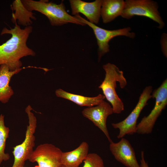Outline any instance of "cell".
<instances>
[{
    "mask_svg": "<svg viewBox=\"0 0 167 167\" xmlns=\"http://www.w3.org/2000/svg\"><path fill=\"white\" fill-rule=\"evenodd\" d=\"M32 110V108L30 105L25 109V111L28 118V124L24 141L13 148L12 153L14 161L12 167H24L25 161L28 160L34 151L35 139L34 134L37 126V120Z\"/></svg>",
    "mask_w": 167,
    "mask_h": 167,
    "instance_id": "4",
    "label": "cell"
},
{
    "mask_svg": "<svg viewBox=\"0 0 167 167\" xmlns=\"http://www.w3.org/2000/svg\"><path fill=\"white\" fill-rule=\"evenodd\" d=\"M11 8L13 11H15L12 15L11 21L13 23L15 24L17 20L18 25L27 27L31 26L32 24V19H36L34 13L26 8L21 0L14 1Z\"/></svg>",
    "mask_w": 167,
    "mask_h": 167,
    "instance_id": "17",
    "label": "cell"
},
{
    "mask_svg": "<svg viewBox=\"0 0 167 167\" xmlns=\"http://www.w3.org/2000/svg\"><path fill=\"white\" fill-rule=\"evenodd\" d=\"M10 129L6 126L4 122V116L0 115V165L3 161L8 160L10 158L9 154L5 153L6 142L9 137Z\"/></svg>",
    "mask_w": 167,
    "mask_h": 167,
    "instance_id": "18",
    "label": "cell"
},
{
    "mask_svg": "<svg viewBox=\"0 0 167 167\" xmlns=\"http://www.w3.org/2000/svg\"><path fill=\"white\" fill-rule=\"evenodd\" d=\"M152 90L151 86L146 87L141 94L136 106L130 114L123 121L111 124L114 128L119 130L118 138L121 139L126 135H132L136 133L138 118L142 110L147 105L148 101L152 98Z\"/></svg>",
    "mask_w": 167,
    "mask_h": 167,
    "instance_id": "8",
    "label": "cell"
},
{
    "mask_svg": "<svg viewBox=\"0 0 167 167\" xmlns=\"http://www.w3.org/2000/svg\"><path fill=\"white\" fill-rule=\"evenodd\" d=\"M109 149L115 159L126 167H140L129 141L122 138L117 143H110Z\"/></svg>",
    "mask_w": 167,
    "mask_h": 167,
    "instance_id": "11",
    "label": "cell"
},
{
    "mask_svg": "<svg viewBox=\"0 0 167 167\" xmlns=\"http://www.w3.org/2000/svg\"><path fill=\"white\" fill-rule=\"evenodd\" d=\"M121 16L127 19L135 16L147 17L157 23L162 29L165 24L158 10L157 3L152 0H126Z\"/></svg>",
    "mask_w": 167,
    "mask_h": 167,
    "instance_id": "5",
    "label": "cell"
},
{
    "mask_svg": "<svg viewBox=\"0 0 167 167\" xmlns=\"http://www.w3.org/2000/svg\"><path fill=\"white\" fill-rule=\"evenodd\" d=\"M13 28H4L1 33L11 35V38L0 45V66L5 64L11 71L21 68L22 63L20 59L28 56H34L35 52L28 47L27 42L32 32V27H25L21 29L16 22Z\"/></svg>",
    "mask_w": 167,
    "mask_h": 167,
    "instance_id": "1",
    "label": "cell"
},
{
    "mask_svg": "<svg viewBox=\"0 0 167 167\" xmlns=\"http://www.w3.org/2000/svg\"><path fill=\"white\" fill-rule=\"evenodd\" d=\"M88 143L84 141L72 151L62 152L61 157L62 165L65 167H79L88 153Z\"/></svg>",
    "mask_w": 167,
    "mask_h": 167,
    "instance_id": "14",
    "label": "cell"
},
{
    "mask_svg": "<svg viewBox=\"0 0 167 167\" xmlns=\"http://www.w3.org/2000/svg\"><path fill=\"white\" fill-rule=\"evenodd\" d=\"M32 67L28 66L11 71L8 66L5 64L0 66V101L3 103L7 102L14 94V91L9 85L11 77L19 73L23 69Z\"/></svg>",
    "mask_w": 167,
    "mask_h": 167,
    "instance_id": "13",
    "label": "cell"
},
{
    "mask_svg": "<svg viewBox=\"0 0 167 167\" xmlns=\"http://www.w3.org/2000/svg\"><path fill=\"white\" fill-rule=\"evenodd\" d=\"M24 6L31 11H37L47 17L51 24L53 26H60L71 23L83 26L86 25L79 17V15L72 16L66 10L64 3L62 1L57 4L48 0H21Z\"/></svg>",
    "mask_w": 167,
    "mask_h": 167,
    "instance_id": "2",
    "label": "cell"
},
{
    "mask_svg": "<svg viewBox=\"0 0 167 167\" xmlns=\"http://www.w3.org/2000/svg\"><path fill=\"white\" fill-rule=\"evenodd\" d=\"M83 162L82 167H105L103 159L96 153H88Z\"/></svg>",
    "mask_w": 167,
    "mask_h": 167,
    "instance_id": "19",
    "label": "cell"
},
{
    "mask_svg": "<svg viewBox=\"0 0 167 167\" xmlns=\"http://www.w3.org/2000/svg\"><path fill=\"white\" fill-rule=\"evenodd\" d=\"M55 94L58 97L69 100L81 106L97 105L105 98L101 94L95 97H89L70 93L60 88L56 90Z\"/></svg>",
    "mask_w": 167,
    "mask_h": 167,
    "instance_id": "16",
    "label": "cell"
},
{
    "mask_svg": "<svg viewBox=\"0 0 167 167\" xmlns=\"http://www.w3.org/2000/svg\"><path fill=\"white\" fill-rule=\"evenodd\" d=\"M60 167H65L64 166L62 165Z\"/></svg>",
    "mask_w": 167,
    "mask_h": 167,
    "instance_id": "22",
    "label": "cell"
},
{
    "mask_svg": "<svg viewBox=\"0 0 167 167\" xmlns=\"http://www.w3.org/2000/svg\"><path fill=\"white\" fill-rule=\"evenodd\" d=\"M160 44L161 50L164 56H167V35L166 33H163L161 35Z\"/></svg>",
    "mask_w": 167,
    "mask_h": 167,
    "instance_id": "20",
    "label": "cell"
},
{
    "mask_svg": "<svg viewBox=\"0 0 167 167\" xmlns=\"http://www.w3.org/2000/svg\"><path fill=\"white\" fill-rule=\"evenodd\" d=\"M62 152L58 147L49 143L38 145L34 150L28 161L37 163L35 167H60Z\"/></svg>",
    "mask_w": 167,
    "mask_h": 167,
    "instance_id": "9",
    "label": "cell"
},
{
    "mask_svg": "<svg viewBox=\"0 0 167 167\" xmlns=\"http://www.w3.org/2000/svg\"><path fill=\"white\" fill-rule=\"evenodd\" d=\"M102 0H96L87 2L80 0H69L72 15L81 13L85 16L89 22L97 24L101 17V9Z\"/></svg>",
    "mask_w": 167,
    "mask_h": 167,
    "instance_id": "12",
    "label": "cell"
},
{
    "mask_svg": "<svg viewBox=\"0 0 167 167\" xmlns=\"http://www.w3.org/2000/svg\"><path fill=\"white\" fill-rule=\"evenodd\" d=\"M152 98L156 100L154 106L150 113L144 116L137 125L136 133L141 135L151 133L155 122L167 105V79L153 91Z\"/></svg>",
    "mask_w": 167,
    "mask_h": 167,
    "instance_id": "6",
    "label": "cell"
},
{
    "mask_svg": "<svg viewBox=\"0 0 167 167\" xmlns=\"http://www.w3.org/2000/svg\"><path fill=\"white\" fill-rule=\"evenodd\" d=\"M140 162V167H149L148 163L145 161L144 157V152L143 151L141 152Z\"/></svg>",
    "mask_w": 167,
    "mask_h": 167,
    "instance_id": "21",
    "label": "cell"
},
{
    "mask_svg": "<svg viewBox=\"0 0 167 167\" xmlns=\"http://www.w3.org/2000/svg\"><path fill=\"white\" fill-rule=\"evenodd\" d=\"M79 18L86 25H88L93 30L97 41L98 46V62H99L102 56L109 51V41L113 38L118 36H124L131 39L135 36V33L131 32L130 27L113 30H109L100 28L92 23L81 17Z\"/></svg>",
    "mask_w": 167,
    "mask_h": 167,
    "instance_id": "7",
    "label": "cell"
},
{
    "mask_svg": "<svg viewBox=\"0 0 167 167\" xmlns=\"http://www.w3.org/2000/svg\"><path fill=\"white\" fill-rule=\"evenodd\" d=\"M103 68L105 72V77L98 88L102 90L105 98L111 104L113 113L119 114L124 110V105L116 91L117 82L123 88L127 84L126 79L123 71L113 64L108 63L103 65Z\"/></svg>",
    "mask_w": 167,
    "mask_h": 167,
    "instance_id": "3",
    "label": "cell"
},
{
    "mask_svg": "<svg viewBox=\"0 0 167 167\" xmlns=\"http://www.w3.org/2000/svg\"><path fill=\"white\" fill-rule=\"evenodd\" d=\"M113 113L112 107L104 100L96 106L88 107L82 111L83 116L98 127L105 135L110 143L112 141L107 129L106 121L108 116Z\"/></svg>",
    "mask_w": 167,
    "mask_h": 167,
    "instance_id": "10",
    "label": "cell"
},
{
    "mask_svg": "<svg viewBox=\"0 0 167 167\" xmlns=\"http://www.w3.org/2000/svg\"></svg>",
    "mask_w": 167,
    "mask_h": 167,
    "instance_id": "23",
    "label": "cell"
},
{
    "mask_svg": "<svg viewBox=\"0 0 167 167\" xmlns=\"http://www.w3.org/2000/svg\"><path fill=\"white\" fill-rule=\"evenodd\" d=\"M125 4L123 0H102L100 14L103 23H108L121 16Z\"/></svg>",
    "mask_w": 167,
    "mask_h": 167,
    "instance_id": "15",
    "label": "cell"
}]
</instances>
